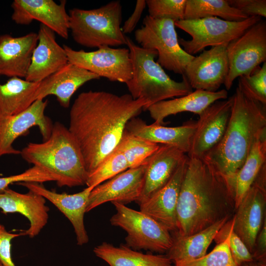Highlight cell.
<instances>
[{
  "label": "cell",
  "instance_id": "cell-12",
  "mask_svg": "<svg viewBox=\"0 0 266 266\" xmlns=\"http://www.w3.org/2000/svg\"><path fill=\"white\" fill-rule=\"evenodd\" d=\"M266 204V164L247 191L236 208L233 230L253 255L257 235L265 218Z\"/></svg>",
  "mask_w": 266,
  "mask_h": 266
},
{
  "label": "cell",
  "instance_id": "cell-14",
  "mask_svg": "<svg viewBox=\"0 0 266 266\" xmlns=\"http://www.w3.org/2000/svg\"><path fill=\"white\" fill-rule=\"evenodd\" d=\"M47 103V100H37L19 113L9 116L0 115V157L20 154V151L15 149L13 143L33 127H38L43 141L49 138L53 124L44 113Z\"/></svg>",
  "mask_w": 266,
  "mask_h": 266
},
{
  "label": "cell",
  "instance_id": "cell-18",
  "mask_svg": "<svg viewBox=\"0 0 266 266\" xmlns=\"http://www.w3.org/2000/svg\"><path fill=\"white\" fill-rule=\"evenodd\" d=\"M18 184L48 200L65 215L74 228L77 245L81 246L88 242L89 237L84 226V216L89 195L94 187H87L79 193L68 194L50 191L45 188L42 183L25 182Z\"/></svg>",
  "mask_w": 266,
  "mask_h": 266
},
{
  "label": "cell",
  "instance_id": "cell-36",
  "mask_svg": "<svg viewBox=\"0 0 266 266\" xmlns=\"http://www.w3.org/2000/svg\"><path fill=\"white\" fill-rule=\"evenodd\" d=\"M174 266H239L234 262L228 244V238L217 244L208 254L189 261L179 263Z\"/></svg>",
  "mask_w": 266,
  "mask_h": 266
},
{
  "label": "cell",
  "instance_id": "cell-7",
  "mask_svg": "<svg viewBox=\"0 0 266 266\" xmlns=\"http://www.w3.org/2000/svg\"><path fill=\"white\" fill-rule=\"evenodd\" d=\"M174 23L170 19H154L147 15L143 20V26L135 31L134 37L141 47L157 51V62L163 68L182 75L194 56L180 45Z\"/></svg>",
  "mask_w": 266,
  "mask_h": 266
},
{
  "label": "cell",
  "instance_id": "cell-17",
  "mask_svg": "<svg viewBox=\"0 0 266 266\" xmlns=\"http://www.w3.org/2000/svg\"><path fill=\"white\" fill-rule=\"evenodd\" d=\"M66 1L57 4L53 0H14L12 20L17 24L27 25L37 20L64 39L69 31V17L66 9Z\"/></svg>",
  "mask_w": 266,
  "mask_h": 266
},
{
  "label": "cell",
  "instance_id": "cell-9",
  "mask_svg": "<svg viewBox=\"0 0 266 266\" xmlns=\"http://www.w3.org/2000/svg\"><path fill=\"white\" fill-rule=\"evenodd\" d=\"M262 19L249 17L241 21H230L216 17L176 21L175 26L189 34L190 40L178 38L180 45L188 54L193 56L209 46L228 45L248 28Z\"/></svg>",
  "mask_w": 266,
  "mask_h": 266
},
{
  "label": "cell",
  "instance_id": "cell-16",
  "mask_svg": "<svg viewBox=\"0 0 266 266\" xmlns=\"http://www.w3.org/2000/svg\"><path fill=\"white\" fill-rule=\"evenodd\" d=\"M227 46L204 50L189 63L183 75L192 89L214 92L224 84L229 70Z\"/></svg>",
  "mask_w": 266,
  "mask_h": 266
},
{
  "label": "cell",
  "instance_id": "cell-32",
  "mask_svg": "<svg viewBox=\"0 0 266 266\" xmlns=\"http://www.w3.org/2000/svg\"><path fill=\"white\" fill-rule=\"evenodd\" d=\"M160 145L135 136L125 129L116 148L123 154L130 168L144 163L158 150Z\"/></svg>",
  "mask_w": 266,
  "mask_h": 266
},
{
  "label": "cell",
  "instance_id": "cell-20",
  "mask_svg": "<svg viewBox=\"0 0 266 266\" xmlns=\"http://www.w3.org/2000/svg\"><path fill=\"white\" fill-rule=\"evenodd\" d=\"M37 34V44L25 78L33 82H41L68 63L66 51L56 41L53 31L41 24Z\"/></svg>",
  "mask_w": 266,
  "mask_h": 266
},
{
  "label": "cell",
  "instance_id": "cell-30",
  "mask_svg": "<svg viewBox=\"0 0 266 266\" xmlns=\"http://www.w3.org/2000/svg\"><path fill=\"white\" fill-rule=\"evenodd\" d=\"M266 164V134L254 144L231 184L235 211L262 167Z\"/></svg>",
  "mask_w": 266,
  "mask_h": 266
},
{
  "label": "cell",
  "instance_id": "cell-1",
  "mask_svg": "<svg viewBox=\"0 0 266 266\" xmlns=\"http://www.w3.org/2000/svg\"><path fill=\"white\" fill-rule=\"evenodd\" d=\"M149 106L146 99H133L129 94L89 91L77 96L70 110L68 129L88 174L115 149L128 122Z\"/></svg>",
  "mask_w": 266,
  "mask_h": 266
},
{
  "label": "cell",
  "instance_id": "cell-33",
  "mask_svg": "<svg viewBox=\"0 0 266 266\" xmlns=\"http://www.w3.org/2000/svg\"><path fill=\"white\" fill-rule=\"evenodd\" d=\"M129 168L124 155L116 148L93 172L88 174L86 185L87 187H95Z\"/></svg>",
  "mask_w": 266,
  "mask_h": 266
},
{
  "label": "cell",
  "instance_id": "cell-10",
  "mask_svg": "<svg viewBox=\"0 0 266 266\" xmlns=\"http://www.w3.org/2000/svg\"><path fill=\"white\" fill-rule=\"evenodd\" d=\"M229 70L224 83L229 90L236 78L254 71L266 62V21L261 19L227 46Z\"/></svg>",
  "mask_w": 266,
  "mask_h": 266
},
{
  "label": "cell",
  "instance_id": "cell-35",
  "mask_svg": "<svg viewBox=\"0 0 266 266\" xmlns=\"http://www.w3.org/2000/svg\"><path fill=\"white\" fill-rule=\"evenodd\" d=\"M233 224V220L232 217L218 231L214 240L218 244L223 242L227 237L232 256L236 264L240 266L243 263L253 261L254 258L243 242L234 232Z\"/></svg>",
  "mask_w": 266,
  "mask_h": 266
},
{
  "label": "cell",
  "instance_id": "cell-41",
  "mask_svg": "<svg viewBox=\"0 0 266 266\" xmlns=\"http://www.w3.org/2000/svg\"><path fill=\"white\" fill-rule=\"evenodd\" d=\"M266 219H264L255 243V249L253 256L254 261L266 265Z\"/></svg>",
  "mask_w": 266,
  "mask_h": 266
},
{
  "label": "cell",
  "instance_id": "cell-34",
  "mask_svg": "<svg viewBox=\"0 0 266 266\" xmlns=\"http://www.w3.org/2000/svg\"><path fill=\"white\" fill-rule=\"evenodd\" d=\"M237 87L248 98L266 106V62L251 74L239 76Z\"/></svg>",
  "mask_w": 266,
  "mask_h": 266
},
{
  "label": "cell",
  "instance_id": "cell-13",
  "mask_svg": "<svg viewBox=\"0 0 266 266\" xmlns=\"http://www.w3.org/2000/svg\"><path fill=\"white\" fill-rule=\"evenodd\" d=\"M233 96L218 100L199 115L187 156L203 159L221 141L225 133L231 114Z\"/></svg>",
  "mask_w": 266,
  "mask_h": 266
},
{
  "label": "cell",
  "instance_id": "cell-43",
  "mask_svg": "<svg viewBox=\"0 0 266 266\" xmlns=\"http://www.w3.org/2000/svg\"><path fill=\"white\" fill-rule=\"evenodd\" d=\"M240 266H266L255 261L242 264Z\"/></svg>",
  "mask_w": 266,
  "mask_h": 266
},
{
  "label": "cell",
  "instance_id": "cell-23",
  "mask_svg": "<svg viewBox=\"0 0 266 266\" xmlns=\"http://www.w3.org/2000/svg\"><path fill=\"white\" fill-rule=\"evenodd\" d=\"M100 78L96 74L68 62L40 82L37 100L54 95L61 106L68 108L72 95L81 86L88 81Z\"/></svg>",
  "mask_w": 266,
  "mask_h": 266
},
{
  "label": "cell",
  "instance_id": "cell-28",
  "mask_svg": "<svg viewBox=\"0 0 266 266\" xmlns=\"http://www.w3.org/2000/svg\"><path fill=\"white\" fill-rule=\"evenodd\" d=\"M93 251L108 266H174L166 254H144L123 244L116 247L104 242Z\"/></svg>",
  "mask_w": 266,
  "mask_h": 266
},
{
  "label": "cell",
  "instance_id": "cell-44",
  "mask_svg": "<svg viewBox=\"0 0 266 266\" xmlns=\"http://www.w3.org/2000/svg\"><path fill=\"white\" fill-rule=\"evenodd\" d=\"M0 266H3V264H2V263L0 262Z\"/></svg>",
  "mask_w": 266,
  "mask_h": 266
},
{
  "label": "cell",
  "instance_id": "cell-29",
  "mask_svg": "<svg viewBox=\"0 0 266 266\" xmlns=\"http://www.w3.org/2000/svg\"><path fill=\"white\" fill-rule=\"evenodd\" d=\"M39 83L18 77L0 83V115H13L28 108L37 100Z\"/></svg>",
  "mask_w": 266,
  "mask_h": 266
},
{
  "label": "cell",
  "instance_id": "cell-4",
  "mask_svg": "<svg viewBox=\"0 0 266 266\" xmlns=\"http://www.w3.org/2000/svg\"><path fill=\"white\" fill-rule=\"evenodd\" d=\"M20 155L25 161L53 175L60 187L86 184L88 173L80 148L68 128L60 122L53 125L47 140L29 143Z\"/></svg>",
  "mask_w": 266,
  "mask_h": 266
},
{
  "label": "cell",
  "instance_id": "cell-24",
  "mask_svg": "<svg viewBox=\"0 0 266 266\" xmlns=\"http://www.w3.org/2000/svg\"><path fill=\"white\" fill-rule=\"evenodd\" d=\"M37 42L38 34L35 33L18 37L1 35L0 76L25 78Z\"/></svg>",
  "mask_w": 266,
  "mask_h": 266
},
{
  "label": "cell",
  "instance_id": "cell-11",
  "mask_svg": "<svg viewBox=\"0 0 266 266\" xmlns=\"http://www.w3.org/2000/svg\"><path fill=\"white\" fill-rule=\"evenodd\" d=\"M68 62L82 67L100 77L112 82L126 83L133 74V66L128 48L101 46L97 50L87 52L75 50L63 45Z\"/></svg>",
  "mask_w": 266,
  "mask_h": 266
},
{
  "label": "cell",
  "instance_id": "cell-2",
  "mask_svg": "<svg viewBox=\"0 0 266 266\" xmlns=\"http://www.w3.org/2000/svg\"><path fill=\"white\" fill-rule=\"evenodd\" d=\"M233 212L226 178L203 159L189 158L177 201L175 232L189 236L233 217Z\"/></svg>",
  "mask_w": 266,
  "mask_h": 266
},
{
  "label": "cell",
  "instance_id": "cell-22",
  "mask_svg": "<svg viewBox=\"0 0 266 266\" xmlns=\"http://www.w3.org/2000/svg\"><path fill=\"white\" fill-rule=\"evenodd\" d=\"M42 196L29 191L21 194L9 188L0 191V208L4 214L18 213L30 222L24 235L33 238L37 235L47 224L49 208Z\"/></svg>",
  "mask_w": 266,
  "mask_h": 266
},
{
  "label": "cell",
  "instance_id": "cell-15",
  "mask_svg": "<svg viewBox=\"0 0 266 266\" xmlns=\"http://www.w3.org/2000/svg\"><path fill=\"white\" fill-rule=\"evenodd\" d=\"M148 159L96 186L89 195L86 212L109 201L124 205L137 202L142 191Z\"/></svg>",
  "mask_w": 266,
  "mask_h": 266
},
{
  "label": "cell",
  "instance_id": "cell-19",
  "mask_svg": "<svg viewBox=\"0 0 266 266\" xmlns=\"http://www.w3.org/2000/svg\"><path fill=\"white\" fill-rule=\"evenodd\" d=\"M188 159L187 157L166 186L139 204L140 211L154 219L170 233L177 231V204Z\"/></svg>",
  "mask_w": 266,
  "mask_h": 266
},
{
  "label": "cell",
  "instance_id": "cell-3",
  "mask_svg": "<svg viewBox=\"0 0 266 266\" xmlns=\"http://www.w3.org/2000/svg\"><path fill=\"white\" fill-rule=\"evenodd\" d=\"M233 98L223 137L203 159L224 176L230 185L255 142L266 134V106L248 98L238 87Z\"/></svg>",
  "mask_w": 266,
  "mask_h": 266
},
{
  "label": "cell",
  "instance_id": "cell-5",
  "mask_svg": "<svg viewBox=\"0 0 266 266\" xmlns=\"http://www.w3.org/2000/svg\"><path fill=\"white\" fill-rule=\"evenodd\" d=\"M126 41L132 63L133 74L126 84L133 99H145L149 101L150 106L161 101L183 96L193 92L184 75H182V81L177 82L166 73L155 61L158 56L156 51L137 45L127 36Z\"/></svg>",
  "mask_w": 266,
  "mask_h": 266
},
{
  "label": "cell",
  "instance_id": "cell-42",
  "mask_svg": "<svg viewBox=\"0 0 266 266\" xmlns=\"http://www.w3.org/2000/svg\"><path fill=\"white\" fill-rule=\"evenodd\" d=\"M146 6V0H137L133 13L124 22L122 30L124 34L132 33L139 21L143 11Z\"/></svg>",
  "mask_w": 266,
  "mask_h": 266
},
{
  "label": "cell",
  "instance_id": "cell-37",
  "mask_svg": "<svg viewBox=\"0 0 266 266\" xmlns=\"http://www.w3.org/2000/svg\"><path fill=\"white\" fill-rule=\"evenodd\" d=\"M148 15L174 22L184 20L186 0H146Z\"/></svg>",
  "mask_w": 266,
  "mask_h": 266
},
{
  "label": "cell",
  "instance_id": "cell-26",
  "mask_svg": "<svg viewBox=\"0 0 266 266\" xmlns=\"http://www.w3.org/2000/svg\"><path fill=\"white\" fill-rule=\"evenodd\" d=\"M228 94L226 89L214 92L195 90L188 95L153 104L147 110L154 123L162 125L167 117L183 112L200 115L216 101L227 99Z\"/></svg>",
  "mask_w": 266,
  "mask_h": 266
},
{
  "label": "cell",
  "instance_id": "cell-21",
  "mask_svg": "<svg viewBox=\"0 0 266 266\" xmlns=\"http://www.w3.org/2000/svg\"><path fill=\"white\" fill-rule=\"evenodd\" d=\"M187 157L175 146L160 144L148 159L142 191L136 202L144 201L166 186Z\"/></svg>",
  "mask_w": 266,
  "mask_h": 266
},
{
  "label": "cell",
  "instance_id": "cell-8",
  "mask_svg": "<svg viewBox=\"0 0 266 266\" xmlns=\"http://www.w3.org/2000/svg\"><path fill=\"white\" fill-rule=\"evenodd\" d=\"M116 213L110 219L111 225L127 233V246L160 254L166 253L173 239L171 233L154 219L139 211L118 202H112Z\"/></svg>",
  "mask_w": 266,
  "mask_h": 266
},
{
  "label": "cell",
  "instance_id": "cell-39",
  "mask_svg": "<svg viewBox=\"0 0 266 266\" xmlns=\"http://www.w3.org/2000/svg\"><path fill=\"white\" fill-rule=\"evenodd\" d=\"M233 8L241 11L248 17H266V0H227Z\"/></svg>",
  "mask_w": 266,
  "mask_h": 266
},
{
  "label": "cell",
  "instance_id": "cell-31",
  "mask_svg": "<svg viewBox=\"0 0 266 266\" xmlns=\"http://www.w3.org/2000/svg\"><path fill=\"white\" fill-rule=\"evenodd\" d=\"M210 17L230 21H241L248 17L229 5L227 0H186L184 20Z\"/></svg>",
  "mask_w": 266,
  "mask_h": 266
},
{
  "label": "cell",
  "instance_id": "cell-38",
  "mask_svg": "<svg viewBox=\"0 0 266 266\" xmlns=\"http://www.w3.org/2000/svg\"><path fill=\"white\" fill-rule=\"evenodd\" d=\"M55 180L54 176L51 173L42 168L33 166L20 174L0 177V191H3L8 188L9 185L14 183L29 182L42 183Z\"/></svg>",
  "mask_w": 266,
  "mask_h": 266
},
{
  "label": "cell",
  "instance_id": "cell-6",
  "mask_svg": "<svg viewBox=\"0 0 266 266\" xmlns=\"http://www.w3.org/2000/svg\"><path fill=\"white\" fill-rule=\"evenodd\" d=\"M69 31L74 41L88 48L127 45L122 32V6L120 0H113L99 8H74L68 13Z\"/></svg>",
  "mask_w": 266,
  "mask_h": 266
},
{
  "label": "cell",
  "instance_id": "cell-25",
  "mask_svg": "<svg viewBox=\"0 0 266 266\" xmlns=\"http://www.w3.org/2000/svg\"><path fill=\"white\" fill-rule=\"evenodd\" d=\"M196 128V122L193 121L180 126L168 127L154 123L148 125L142 119L134 117L128 122L125 129L149 141L175 146L186 154L190 150Z\"/></svg>",
  "mask_w": 266,
  "mask_h": 266
},
{
  "label": "cell",
  "instance_id": "cell-40",
  "mask_svg": "<svg viewBox=\"0 0 266 266\" xmlns=\"http://www.w3.org/2000/svg\"><path fill=\"white\" fill-rule=\"evenodd\" d=\"M21 235L24 232L12 233L7 231L3 225L0 224V261L3 266H16L11 257V240Z\"/></svg>",
  "mask_w": 266,
  "mask_h": 266
},
{
  "label": "cell",
  "instance_id": "cell-27",
  "mask_svg": "<svg viewBox=\"0 0 266 266\" xmlns=\"http://www.w3.org/2000/svg\"><path fill=\"white\" fill-rule=\"evenodd\" d=\"M232 218L223 219L189 236H182L176 232H172V244L166 255L173 265L204 256L218 231Z\"/></svg>",
  "mask_w": 266,
  "mask_h": 266
}]
</instances>
